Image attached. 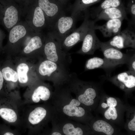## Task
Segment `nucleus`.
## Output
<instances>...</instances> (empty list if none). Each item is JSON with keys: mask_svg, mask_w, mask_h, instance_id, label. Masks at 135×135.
Instances as JSON below:
<instances>
[{"mask_svg": "<svg viewBox=\"0 0 135 135\" xmlns=\"http://www.w3.org/2000/svg\"><path fill=\"white\" fill-rule=\"evenodd\" d=\"M128 127L129 129L131 130H135V116L128 123Z\"/></svg>", "mask_w": 135, "mask_h": 135, "instance_id": "obj_32", "label": "nucleus"}, {"mask_svg": "<svg viewBox=\"0 0 135 135\" xmlns=\"http://www.w3.org/2000/svg\"><path fill=\"white\" fill-rule=\"evenodd\" d=\"M62 4L65 6L70 0H58Z\"/></svg>", "mask_w": 135, "mask_h": 135, "instance_id": "obj_35", "label": "nucleus"}, {"mask_svg": "<svg viewBox=\"0 0 135 135\" xmlns=\"http://www.w3.org/2000/svg\"><path fill=\"white\" fill-rule=\"evenodd\" d=\"M107 103L109 107H115L117 104V102L116 100L112 97L109 98L107 99Z\"/></svg>", "mask_w": 135, "mask_h": 135, "instance_id": "obj_31", "label": "nucleus"}, {"mask_svg": "<svg viewBox=\"0 0 135 135\" xmlns=\"http://www.w3.org/2000/svg\"><path fill=\"white\" fill-rule=\"evenodd\" d=\"M30 12L28 11V18L26 22L34 31L41 32L45 27L48 28L47 19L42 10L36 4Z\"/></svg>", "mask_w": 135, "mask_h": 135, "instance_id": "obj_10", "label": "nucleus"}, {"mask_svg": "<svg viewBox=\"0 0 135 135\" xmlns=\"http://www.w3.org/2000/svg\"><path fill=\"white\" fill-rule=\"evenodd\" d=\"M79 18L76 15H61L48 29V32L60 45L64 39L76 28V24Z\"/></svg>", "mask_w": 135, "mask_h": 135, "instance_id": "obj_2", "label": "nucleus"}, {"mask_svg": "<svg viewBox=\"0 0 135 135\" xmlns=\"http://www.w3.org/2000/svg\"><path fill=\"white\" fill-rule=\"evenodd\" d=\"M122 89L132 88L135 86V72L129 70L120 73L111 78Z\"/></svg>", "mask_w": 135, "mask_h": 135, "instance_id": "obj_14", "label": "nucleus"}, {"mask_svg": "<svg viewBox=\"0 0 135 135\" xmlns=\"http://www.w3.org/2000/svg\"><path fill=\"white\" fill-rule=\"evenodd\" d=\"M64 133L66 135H82L83 134L82 129L80 128H75L70 123L65 124L63 128Z\"/></svg>", "mask_w": 135, "mask_h": 135, "instance_id": "obj_28", "label": "nucleus"}, {"mask_svg": "<svg viewBox=\"0 0 135 135\" xmlns=\"http://www.w3.org/2000/svg\"><path fill=\"white\" fill-rule=\"evenodd\" d=\"M122 3V0H104L99 6L93 8L89 11L90 16L95 18L102 10L107 8L118 7Z\"/></svg>", "mask_w": 135, "mask_h": 135, "instance_id": "obj_22", "label": "nucleus"}, {"mask_svg": "<svg viewBox=\"0 0 135 135\" xmlns=\"http://www.w3.org/2000/svg\"><path fill=\"white\" fill-rule=\"evenodd\" d=\"M4 80L0 69V91L2 90L3 86Z\"/></svg>", "mask_w": 135, "mask_h": 135, "instance_id": "obj_34", "label": "nucleus"}, {"mask_svg": "<svg viewBox=\"0 0 135 135\" xmlns=\"http://www.w3.org/2000/svg\"><path fill=\"white\" fill-rule=\"evenodd\" d=\"M100 49L102 52L104 58L117 66L122 64H127L132 54H130V50L126 54L123 53L105 42H101Z\"/></svg>", "mask_w": 135, "mask_h": 135, "instance_id": "obj_8", "label": "nucleus"}, {"mask_svg": "<svg viewBox=\"0 0 135 135\" xmlns=\"http://www.w3.org/2000/svg\"><path fill=\"white\" fill-rule=\"evenodd\" d=\"M117 66L104 58H102L94 57L88 59L86 61L84 71L100 68L106 71L107 74H110L112 70Z\"/></svg>", "mask_w": 135, "mask_h": 135, "instance_id": "obj_13", "label": "nucleus"}, {"mask_svg": "<svg viewBox=\"0 0 135 135\" xmlns=\"http://www.w3.org/2000/svg\"><path fill=\"white\" fill-rule=\"evenodd\" d=\"M5 37V34L3 31L0 28V50L2 48V42Z\"/></svg>", "mask_w": 135, "mask_h": 135, "instance_id": "obj_33", "label": "nucleus"}, {"mask_svg": "<svg viewBox=\"0 0 135 135\" xmlns=\"http://www.w3.org/2000/svg\"><path fill=\"white\" fill-rule=\"evenodd\" d=\"M104 116L108 120L111 119L113 120H116L118 116L116 109L114 107H109L105 112Z\"/></svg>", "mask_w": 135, "mask_h": 135, "instance_id": "obj_29", "label": "nucleus"}, {"mask_svg": "<svg viewBox=\"0 0 135 135\" xmlns=\"http://www.w3.org/2000/svg\"><path fill=\"white\" fill-rule=\"evenodd\" d=\"M33 30L26 22H20L9 30L8 40L10 42L15 43L25 36Z\"/></svg>", "mask_w": 135, "mask_h": 135, "instance_id": "obj_15", "label": "nucleus"}, {"mask_svg": "<svg viewBox=\"0 0 135 135\" xmlns=\"http://www.w3.org/2000/svg\"><path fill=\"white\" fill-rule=\"evenodd\" d=\"M36 3L46 16L48 24V29L59 17L65 14V6L58 0H36Z\"/></svg>", "mask_w": 135, "mask_h": 135, "instance_id": "obj_5", "label": "nucleus"}, {"mask_svg": "<svg viewBox=\"0 0 135 135\" xmlns=\"http://www.w3.org/2000/svg\"><path fill=\"white\" fill-rule=\"evenodd\" d=\"M46 112V110L43 107L35 108L28 115L27 120L28 124L31 126L38 124L45 118Z\"/></svg>", "mask_w": 135, "mask_h": 135, "instance_id": "obj_21", "label": "nucleus"}, {"mask_svg": "<svg viewBox=\"0 0 135 135\" xmlns=\"http://www.w3.org/2000/svg\"><path fill=\"white\" fill-rule=\"evenodd\" d=\"M100 0H75L73 4L68 9L70 11L71 15H76L79 17L83 14L88 8Z\"/></svg>", "mask_w": 135, "mask_h": 135, "instance_id": "obj_18", "label": "nucleus"}, {"mask_svg": "<svg viewBox=\"0 0 135 135\" xmlns=\"http://www.w3.org/2000/svg\"><path fill=\"white\" fill-rule=\"evenodd\" d=\"M122 18L128 20L127 14L122 2L120 6L116 7L111 8L102 10L94 18L95 22L98 20Z\"/></svg>", "mask_w": 135, "mask_h": 135, "instance_id": "obj_11", "label": "nucleus"}, {"mask_svg": "<svg viewBox=\"0 0 135 135\" xmlns=\"http://www.w3.org/2000/svg\"><path fill=\"white\" fill-rule=\"evenodd\" d=\"M15 6L0 5V25L8 31L20 22L22 13Z\"/></svg>", "mask_w": 135, "mask_h": 135, "instance_id": "obj_7", "label": "nucleus"}, {"mask_svg": "<svg viewBox=\"0 0 135 135\" xmlns=\"http://www.w3.org/2000/svg\"><path fill=\"white\" fill-rule=\"evenodd\" d=\"M11 98L7 106L0 108V116L4 120L12 124L17 122L18 116L17 106Z\"/></svg>", "mask_w": 135, "mask_h": 135, "instance_id": "obj_16", "label": "nucleus"}, {"mask_svg": "<svg viewBox=\"0 0 135 135\" xmlns=\"http://www.w3.org/2000/svg\"><path fill=\"white\" fill-rule=\"evenodd\" d=\"M127 65L128 66L129 70L135 72V52L132 54Z\"/></svg>", "mask_w": 135, "mask_h": 135, "instance_id": "obj_30", "label": "nucleus"}, {"mask_svg": "<svg viewBox=\"0 0 135 135\" xmlns=\"http://www.w3.org/2000/svg\"><path fill=\"white\" fill-rule=\"evenodd\" d=\"M1 70L4 80L14 82H16L18 80L17 72L10 67H4Z\"/></svg>", "mask_w": 135, "mask_h": 135, "instance_id": "obj_26", "label": "nucleus"}, {"mask_svg": "<svg viewBox=\"0 0 135 135\" xmlns=\"http://www.w3.org/2000/svg\"><path fill=\"white\" fill-rule=\"evenodd\" d=\"M124 6L127 14H129L131 17V20L128 21V26L134 28L135 24V0H128L126 5Z\"/></svg>", "mask_w": 135, "mask_h": 135, "instance_id": "obj_27", "label": "nucleus"}, {"mask_svg": "<svg viewBox=\"0 0 135 135\" xmlns=\"http://www.w3.org/2000/svg\"><path fill=\"white\" fill-rule=\"evenodd\" d=\"M50 95V92L49 89L44 85L38 86L32 93L27 96L26 99L31 102L37 103L40 100L46 101L48 100Z\"/></svg>", "mask_w": 135, "mask_h": 135, "instance_id": "obj_19", "label": "nucleus"}, {"mask_svg": "<svg viewBox=\"0 0 135 135\" xmlns=\"http://www.w3.org/2000/svg\"><path fill=\"white\" fill-rule=\"evenodd\" d=\"M14 133L12 132H6L3 134L4 135H14Z\"/></svg>", "mask_w": 135, "mask_h": 135, "instance_id": "obj_36", "label": "nucleus"}, {"mask_svg": "<svg viewBox=\"0 0 135 135\" xmlns=\"http://www.w3.org/2000/svg\"><path fill=\"white\" fill-rule=\"evenodd\" d=\"M18 80L21 84H26L28 81L27 73L29 68L28 66L24 63L20 64L16 68Z\"/></svg>", "mask_w": 135, "mask_h": 135, "instance_id": "obj_25", "label": "nucleus"}, {"mask_svg": "<svg viewBox=\"0 0 135 135\" xmlns=\"http://www.w3.org/2000/svg\"><path fill=\"white\" fill-rule=\"evenodd\" d=\"M38 70L40 76L57 81L67 80L70 73L69 70L56 62L46 59L40 62Z\"/></svg>", "mask_w": 135, "mask_h": 135, "instance_id": "obj_3", "label": "nucleus"}, {"mask_svg": "<svg viewBox=\"0 0 135 135\" xmlns=\"http://www.w3.org/2000/svg\"><path fill=\"white\" fill-rule=\"evenodd\" d=\"M89 12L87 10L84 13V21L78 28H76L66 36L62 42L60 46L62 49L68 52L78 42H82L94 20L90 19Z\"/></svg>", "mask_w": 135, "mask_h": 135, "instance_id": "obj_4", "label": "nucleus"}, {"mask_svg": "<svg viewBox=\"0 0 135 135\" xmlns=\"http://www.w3.org/2000/svg\"><path fill=\"white\" fill-rule=\"evenodd\" d=\"M93 127L95 131L102 132L107 135H112L114 132V128L109 124L102 120H98L96 122Z\"/></svg>", "mask_w": 135, "mask_h": 135, "instance_id": "obj_24", "label": "nucleus"}, {"mask_svg": "<svg viewBox=\"0 0 135 135\" xmlns=\"http://www.w3.org/2000/svg\"><path fill=\"white\" fill-rule=\"evenodd\" d=\"M52 135H61V134L60 133L57 132H55L53 133L52 134Z\"/></svg>", "mask_w": 135, "mask_h": 135, "instance_id": "obj_38", "label": "nucleus"}, {"mask_svg": "<svg viewBox=\"0 0 135 135\" xmlns=\"http://www.w3.org/2000/svg\"><path fill=\"white\" fill-rule=\"evenodd\" d=\"M102 107L104 108H106L107 107H108V106L107 104H106L105 103H103L101 104Z\"/></svg>", "mask_w": 135, "mask_h": 135, "instance_id": "obj_37", "label": "nucleus"}, {"mask_svg": "<svg viewBox=\"0 0 135 135\" xmlns=\"http://www.w3.org/2000/svg\"><path fill=\"white\" fill-rule=\"evenodd\" d=\"M45 38L46 37L44 36L41 32L34 31L33 36L24 48V52L29 54L35 50L43 49Z\"/></svg>", "mask_w": 135, "mask_h": 135, "instance_id": "obj_17", "label": "nucleus"}, {"mask_svg": "<svg viewBox=\"0 0 135 135\" xmlns=\"http://www.w3.org/2000/svg\"><path fill=\"white\" fill-rule=\"evenodd\" d=\"M105 42L119 50L126 48H135V33L134 28L128 26L111 40Z\"/></svg>", "mask_w": 135, "mask_h": 135, "instance_id": "obj_6", "label": "nucleus"}, {"mask_svg": "<svg viewBox=\"0 0 135 135\" xmlns=\"http://www.w3.org/2000/svg\"><path fill=\"white\" fill-rule=\"evenodd\" d=\"M94 21L85 35L81 48L76 53L82 54H93L95 51L100 49V42L95 32Z\"/></svg>", "mask_w": 135, "mask_h": 135, "instance_id": "obj_9", "label": "nucleus"}, {"mask_svg": "<svg viewBox=\"0 0 135 135\" xmlns=\"http://www.w3.org/2000/svg\"><path fill=\"white\" fill-rule=\"evenodd\" d=\"M86 88L84 93L79 96L78 99L80 102L86 106H91L94 103L93 100L96 96V91L92 87Z\"/></svg>", "mask_w": 135, "mask_h": 135, "instance_id": "obj_23", "label": "nucleus"}, {"mask_svg": "<svg viewBox=\"0 0 135 135\" xmlns=\"http://www.w3.org/2000/svg\"><path fill=\"white\" fill-rule=\"evenodd\" d=\"M124 20L122 18L109 20L103 25H94V28L95 30H99L105 37L114 36L121 31V26Z\"/></svg>", "mask_w": 135, "mask_h": 135, "instance_id": "obj_12", "label": "nucleus"}, {"mask_svg": "<svg viewBox=\"0 0 135 135\" xmlns=\"http://www.w3.org/2000/svg\"><path fill=\"white\" fill-rule=\"evenodd\" d=\"M80 104L78 100L73 99L70 104L65 106L63 108L64 112L67 115L70 116L80 117L84 114L85 111L84 109L80 107H78Z\"/></svg>", "mask_w": 135, "mask_h": 135, "instance_id": "obj_20", "label": "nucleus"}, {"mask_svg": "<svg viewBox=\"0 0 135 135\" xmlns=\"http://www.w3.org/2000/svg\"><path fill=\"white\" fill-rule=\"evenodd\" d=\"M43 51L46 59L69 70L72 62L70 54L63 50L58 42L48 32L46 36Z\"/></svg>", "mask_w": 135, "mask_h": 135, "instance_id": "obj_1", "label": "nucleus"}]
</instances>
